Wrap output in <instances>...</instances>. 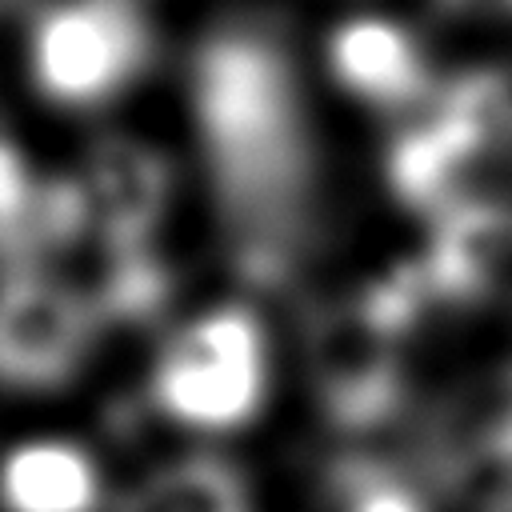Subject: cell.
Wrapping results in <instances>:
<instances>
[{"instance_id": "52a82bcc", "label": "cell", "mask_w": 512, "mask_h": 512, "mask_svg": "<svg viewBox=\"0 0 512 512\" xmlns=\"http://www.w3.org/2000/svg\"><path fill=\"white\" fill-rule=\"evenodd\" d=\"M92 236L84 184L32 172L28 156L0 136V260L8 272L36 268Z\"/></svg>"}, {"instance_id": "2e32d148", "label": "cell", "mask_w": 512, "mask_h": 512, "mask_svg": "<svg viewBox=\"0 0 512 512\" xmlns=\"http://www.w3.org/2000/svg\"><path fill=\"white\" fill-rule=\"evenodd\" d=\"M440 8H448V12H460V16H468V12H512V0H436Z\"/></svg>"}, {"instance_id": "8992f818", "label": "cell", "mask_w": 512, "mask_h": 512, "mask_svg": "<svg viewBox=\"0 0 512 512\" xmlns=\"http://www.w3.org/2000/svg\"><path fill=\"white\" fill-rule=\"evenodd\" d=\"M84 200L92 236L108 248H152L172 204V164L136 136H100L88 152Z\"/></svg>"}, {"instance_id": "30bf717a", "label": "cell", "mask_w": 512, "mask_h": 512, "mask_svg": "<svg viewBox=\"0 0 512 512\" xmlns=\"http://www.w3.org/2000/svg\"><path fill=\"white\" fill-rule=\"evenodd\" d=\"M328 72L348 96L388 112L424 104L436 92L420 40L384 16L340 24L328 36Z\"/></svg>"}, {"instance_id": "9c48e42d", "label": "cell", "mask_w": 512, "mask_h": 512, "mask_svg": "<svg viewBox=\"0 0 512 512\" xmlns=\"http://www.w3.org/2000/svg\"><path fill=\"white\" fill-rule=\"evenodd\" d=\"M432 300L468 304L500 288L512 268V208L492 196H472L432 220L428 248L416 256Z\"/></svg>"}, {"instance_id": "9a60e30c", "label": "cell", "mask_w": 512, "mask_h": 512, "mask_svg": "<svg viewBox=\"0 0 512 512\" xmlns=\"http://www.w3.org/2000/svg\"><path fill=\"white\" fill-rule=\"evenodd\" d=\"M340 512H428V504L412 484L388 472H360L348 480Z\"/></svg>"}, {"instance_id": "ba28073f", "label": "cell", "mask_w": 512, "mask_h": 512, "mask_svg": "<svg viewBox=\"0 0 512 512\" xmlns=\"http://www.w3.org/2000/svg\"><path fill=\"white\" fill-rule=\"evenodd\" d=\"M488 160H492L488 144L456 112L436 104L424 120L408 124L392 140L384 176L404 208L436 220L440 212L476 196L472 180Z\"/></svg>"}, {"instance_id": "4fadbf2b", "label": "cell", "mask_w": 512, "mask_h": 512, "mask_svg": "<svg viewBox=\"0 0 512 512\" xmlns=\"http://www.w3.org/2000/svg\"><path fill=\"white\" fill-rule=\"evenodd\" d=\"M436 104L456 112L492 156H512V64L460 72L436 88Z\"/></svg>"}, {"instance_id": "277c9868", "label": "cell", "mask_w": 512, "mask_h": 512, "mask_svg": "<svg viewBox=\"0 0 512 512\" xmlns=\"http://www.w3.org/2000/svg\"><path fill=\"white\" fill-rule=\"evenodd\" d=\"M404 332L364 292L324 304L308 324V376L336 428H376L404 396Z\"/></svg>"}, {"instance_id": "7a4b0ae2", "label": "cell", "mask_w": 512, "mask_h": 512, "mask_svg": "<svg viewBox=\"0 0 512 512\" xmlns=\"http://www.w3.org/2000/svg\"><path fill=\"white\" fill-rule=\"evenodd\" d=\"M268 384V336L248 304H220L180 324L148 372L152 408L200 436L248 428L268 404Z\"/></svg>"}, {"instance_id": "5bb4252c", "label": "cell", "mask_w": 512, "mask_h": 512, "mask_svg": "<svg viewBox=\"0 0 512 512\" xmlns=\"http://www.w3.org/2000/svg\"><path fill=\"white\" fill-rule=\"evenodd\" d=\"M472 488L484 512H512V412L496 416L472 452Z\"/></svg>"}, {"instance_id": "6da1fadb", "label": "cell", "mask_w": 512, "mask_h": 512, "mask_svg": "<svg viewBox=\"0 0 512 512\" xmlns=\"http://www.w3.org/2000/svg\"><path fill=\"white\" fill-rule=\"evenodd\" d=\"M188 108L236 276L284 288L320 236V144L288 44L256 20L208 28Z\"/></svg>"}, {"instance_id": "8fae6325", "label": "cell", "mask_w": 512, "mask_h": 512, "mask_svg": "<svg viewBox=\"0 0 512 512\" xmlns=\"http://www.w3.org/2000/svg\"><path fill=\"white\" fill-rule=\"evenodd\" d=\"M100 460L68 436H28L0 456V512H104Z\"/></svg>"}, {"instance_id": "3957f363", "label": "cell", "mask_w": 512, "mask_h": 512, "mask_svg": "<svg viewBox=\"0 0 512 512\" xmlns=\"http://www.w3.org/2000/svg\"><path fill=\"white\" fill-rule=\"evenodd\" d=\"M152 44L136 0H56L32 24L28 64L52 104L96 108L144 76Z\"/></svg>"}, {"instance_id": "e0dca14e", "label": "cell", "mask_w": 512, "mask_h": 512, "mask_svg": "<svg viewBox=\"0 0 512 512\" xmlns=\"http://www.w3.org/2000/svg\"><path fill=\"white\" fill-rule=\"evenodd\" d=\"M12 4H16V0H0V12H4V8H12Z\"/></svg>"}, {"instance_id": "7c38bea8", "label": "cell", "mask_w": 512, "mask_h": 512, "mask_svg": "<svg viewBox=\"0 0 512 512\" xmlns=\"http://www.w3.org/2000/svg\"><path fill=\"white\" fill-rule=\"evenodd\" d=\"M112 512H256L252 480L220 452H184L144 472Z\"/></svg>"}, {"instance_id": "5b68a950", "label": "cell", "mask_w": 512, "mask_h": 512, "mask_svg": "<svg viewBox=\"0 0 512 512\" xmlns=\"http://www.w3.org/2000/svg\"><path fill=\"white\" fill-rule=\"evenodd\" d=\"M100 320L88 300L40 268L0 280V388L60 392L88 364Z\"/></svg>"}]
</instances>
